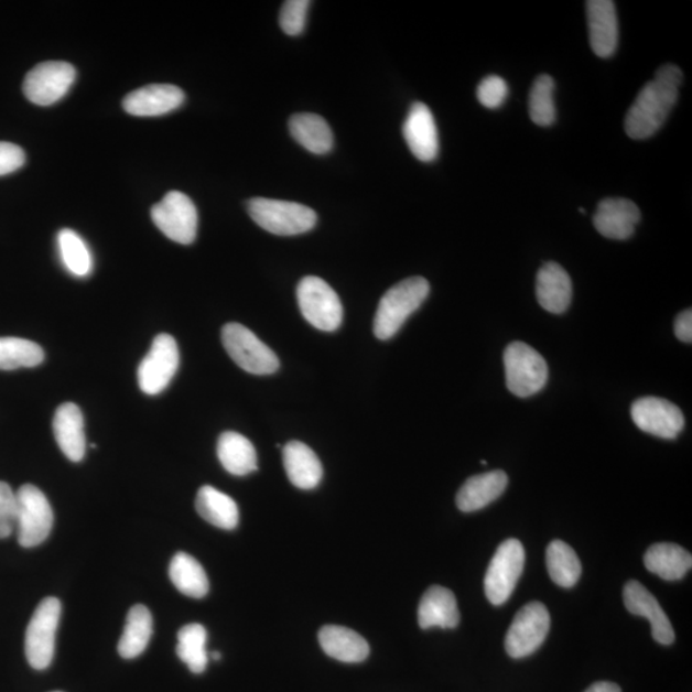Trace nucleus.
<instances>
[{
  "mask_svg": "<svg viewBox=\"0 0 692 692\" xmlns=\"http://www.w3.org/2000/svg\"><path fill=\"white\" fill-rule=\"evenodd\" d=\"M525 567V549L517 539L502 541L485 576V593L494 605L505 604L513 594Z\"/></svg>",
  "mask_w": 692,
  "mask_h": 692,
  "instance_id": "obj_9",
  "label": "nucleus"
},
{
  "mask_svg": "<svg viewBox=\"0 0 692 692\" xmlns=\"http://www.w3.org/2000/svg\"><path fill=\"white\" fill-rule=\"evenodd\" d=\"M153 223L172 241L188 246L198 233V210L187 195L170 192L151 212Z\"/></svg>",
  "mask_w": 692,
  "mask_h": 692,
  "instance_id": "obj_11",
  "label": "nucleus"
},
{
  "mask_svg": "<svg viewBox=\"0 0 692 692\" xmlns=\"http://www.w3.org/2000/svg\"><path fill=\"white\" fill-rule=\"evenodd\" d=\"M321 648L344 663H360L369 656L368 642L356 631L342 626H325L318 634Z\"/></svg>",
  "mask_w": 692,
  "mask_h": 692,
  "instance_id": "obj_25",
  "label": "nucleus"
},
{
  "mask_svg": "<svg viewBox=\"0 0 692 692\" xmlns=\"http://www.w3.org/2000/svg\"><path fill=\"white\" fill-rule=\"evenodd\" d=\"M550 616L544 604L533 602L517 613L506 637V649L512 658H525L537 651L545 641Z\"/></svg>",
  "mask_w": 692,
  "mask_h": 692,
  "instance_id": "obj_13",
  "label": "nucleus"
},
{
  "mask_svg": "<svg viewBox=\"0 0 692 692\" xmlns=\"http://www.w3.org/2000/svg\"><path fill=\"white\" fill-rule=\"evenodd\" d=\"M54 436L71 462H80L86 453L84 415L74 403L62 404L53 420Z\"/></svg>",
  "mask_w": 692,
  "mask_h": 692,
  "instance_id": "obj_21",
  "label": "nucleus"
},
{
  "mask_svg": "<svg viewBox=\"0 0 692 692\" xmlns=\"http://www.w3.org/2000/svg\"><path fill=\"white\" fill-rule=\"evenodd\" d=\"M180 366V352L169 334L155 336L152 348L138 368V383L147 396H159L166 390Z\"/></svg>",
  "mask_w": 692,
  "mask_h": 692,
  "instance_id": "obj_10",
  "label": "nucleus"
},
{
  "mask_svg": "<svg viewBox=\"0 0 692 692\" xmlns=\"http://www.w3.org/2000/svg\"><path fill=\"white\" fill-rule=\"evenodd\" d=\"M547 565L550 577L556 585L572 587L577 584L582 567L579 556L561 540L550 542L547 549Z\"/></svg>",
  "mask_w": 692,
  "mask_h": 692,
  "instance_id": "obj_32",
  "label": "nucleus"
},
{
  "mask_svg": "<svg viewBox=\"0 0 692 692\" xmlns=\"http://www.w3.org/2000/svg\"><path fill=\"white\" fill-rule=\"evenodd\" d=\"M45 358L42 346L20 337H0V369L33 368Z\"/></svg>",
  "mask_w": 692,
  "mask_h": 692,
  "instance_id": "obj_34",
  "label": "nucleus"
},
{
  "mask_svg": "<svg viewBox=\"0 0 692 692\" xmlns=\"http://www.w3.org/2000/svg\"><path fill=\"white\" fill-rule=\"evenodd\" d=\"M459 619L457 599L451 590L432 586L423 594L419 607V624L423 630L431 627L454 628Z\"/></svg>",
  "mask_w": 692,
  "mask_h": 692,
  "instance_id": "obj_24",
  "label": "nucleus"
},
{
  "mask_svg": "<svg viewBox=\"0 0 692 692\" xmlns=\"http://www.w3.org/2000/svg\"><path fill=\"white\" fill-rule=\"evenodd\" d=\"M507 388L518 398H529L545 388L548 365L544 357L521 342L509 344L505 352Z\"/></svg>",
  "mask_w": 692,
  "mask_h": 692,
  "instance_id": "obj_4",
  "label": "nucleus"
},
{
  "mask_svg": "<svg viewBox=\"0 0 692 692\" xmlns=\"http://www.w3.org/2000/svg\"><path fill=\"white\" fill-rule=\"evenodd\" d=\"M18 517L15 532L20 545L34 548L48 539L54 523L53 509L44 493L34 485H23L15 491Z\"/></svg>",
  "mask_w": 692,
  "mask_h": 692,
  "instance_id": "obj_5",
  "label": "nucleus"
},
{
  "mask_svg": "<svg viewBox=\"0 0 692 692\" xmlns=\"http://www.w3.org/2000/svg\"><path fill=\"white\" fill-rule=\"evenodd\" d=\"M404 139L417 160L432 162L439 154V133L434 115L426 105L417 101L403 126Z\"/></svg>",
  "mask_w": 692,
  "mask_h": 692,
  "instance_id": "obj_17",
  "label": "nucleus"
},
{
  "mask_svg": "<svg viewBox=\"0 0 692 692\" xmlns=\"http://www.w3.org/2000/svg\"><path fill=\"white\" fill-rule=\"evenodd\" d=\"M508 486L506 472L493 471L467 479L457 495V507L462 512H476L497 500Z\"/></svg>",
  "mask_w": 692,
  "mask_h": 692,
  "instance_id": "obj_22",
  "label": "nucleus"
},
{
  "mask_svg": "<svg viewBox=\"0 0 692 692\" xmlns=\"http://www.w3.org/2000/svg\"><path fill=\"white\" fill-rule=\"evenodd\" d=\"M683 74L679 66L664 65L656 73L655 80L644 86L627 112L625 129L635 140L649 139L662 128L678 104Z\"/></svg>",
  "mask_w": 692,
  "mask_h": 692,
  "instance_id": "obj_1",
  "label": "nucleus"
},
{
  "mask_svg": "<svg viewBox=\"0 0 692 692\" xmlns=\"http://www.w3.org/2000/svg\"><path fill=\"white\" fill-rule=\"evenodd\" d=\"M18 500L11 486L0 482V539L11 537L15 530Z\"/></svg>",
  "mask_w": 692,
  "mask_h": 692,
  "instance_id": "obj_39",
  "label": "nucleus"
},
{
  "mask_svg": "<svg viewBox=\"0 0 692 692\" xmlns=\"http://www.w3.org/2000/svg\"><path fill=\"white\" fill-rule=\"evenodd\" d=\"M291 137L313 154H326L334 147V133L318 115L299 113L290 118Z\"/></svg>",
  "mask_w": 692,
  "mask_h": 692,
  "instance_id": "obj_27",
  "label": "nucleus"
},
{
  "mask_svg": "<svg viewBox=\"0 0 692 692\" xmlns=\"http://www.w3.org/2000/svg\"><path fill=\"white\" fill-rule=\"evenodd\" d=\"M639 207L624 198H608L597 204L594 226L597 233L612 240L630 239L640 223Z\"/></svg>",
  "mask_w": 692,
  "mask_h": 692,
  "instance_id": "obj_16",
  "label": "nucleus"
},
{
  "mask_svg": "<svg viewBox=\"0 0 692 692\" xmlns=\"http://www.w3.org/2000/svg\"><path fill=\"white\" fill-rule=\"evenodd\" d=\"M207 637L206 628L199 624L186 625L177 635V656L195 674L203 673L208 666Z\"/></svg>",
  "mask_w": 692,
  "mask_h": 692,
  "instance_id": "obj_33",
  "label": "nucleus"
},
{
  "mask_svg": "<svg viewBox=\"0 0 692 692\" xmlns=\"http://www.w3.org/2000/svg\"><path fill=\"white\" fill-rule=\"evenodd\" d=\"M58 248L63 264L76 278H86L93 271V256L82 236L65 229L58 234Z\"/></svg>",
  "mask_w": 692,
  "mask_h": 692,
  "instance_id": "obj_35",
  "label": "nucleus"
},
{
  "mask_svg": "<svg viewBox=\"0 0 692 692\" xmlns=\"http://www.w3.org/2000/svg\"><path fill=\"white\" fill-rule=\"evenodd\" d=\"M62 605L57 597H46L37 605L25 636V652L31 667L42 671L48 668L56 650V635Z\"/></svg>",
  "mask_w": 692,
  "mask_h": 692,
  "instance_id": "obj_8",
  "label": "nucleus"
},
{
  "mask_svg": "<svg viewBox=\"0 0 692 692\" xmlns=\"http://www.w3.org/2000/svg\"><path fill=\"white\" fill-rule=\"evenodd\" d=\"M555 84L549 75H540L534 80L529 99V112L532 122L548 128L555 122L554 104Z\"/></svg>",
  "mask_w": 692,
  "mask_h": 692,
  "instance_id": "obj_36",
  "label": "nucleus"
},
{
  "mask_svg": "<svg viewBox=\"0 0 692 692\" xmlns=\"http://www.w3.org/2000/svg\"><path fill=\"white\" fill-rule=\"evenodd\" d=\"M170 579L181 594L201 599L209 592V581L202 564L184 552L172 558Z\"/></svg>",
  "mask_w": 692,
  "mask_h": 692,
  "instance_id": "obj_31",
  "label": "nucleus"
},
{
  "mask_svg": "<svg viewBox=\"0 0 692 692\" xmlns=\"http://www.w3.org/2000/svg\"><path fill=\"white\" fill-rule=\"evenodd\" d=\"M196 512L218 529L231 531L239 525V508L235 500L212 486H203L195 499Z\"/></svg>",
  "mask_w": 692,
  "mask_h": 692,
  "instance_id": "obj_26",
  "label": "nucleus"
},
{
  "mask_svg": "<svg viewBox=\"0 0 692 692\" xmlns=\"http://www.w3.org/2000/svg\"><path fill=\"white\" fill-rule=\"evenodd\" d=\"M248 212L259 227L279 236L305 234L317 224L316 212L295 202L255 198L249 201Z\"/></svg>",
  "mask_w": 692,
  "mask_h": 692,
  "instance_id": "obj_3",
  "label": "nucleus"
},
{
  "mask_svg": "<svg viewBox=\"0 0 692 692\" xmlns=\"http://www.w3.org/2000/svg\"><path fill=\"white\" fill-rule=\"evenodd\" d=\"M645 567L667 581L680 580L691 570L692 556L688 550L662 542L652 545L644 558Z\"/></svg>",
  "mask_w": 692,
  "mask_h": 692,
  "instance_id": "obj_29",
  "label": "nucleus"
},
{
  "mask_svg": "<svg viewBox=\"0 0 692 692\" xmlns=\"http://www.w3.org/2000/svg\"><path fill=\"white\" fill-rule=\"evenodd\" d=\"M590 45L597 57L609 58L618 46V18L616 4L610 0L586 2Z\"/></svg>",
  "mask_w": 692,
  "mask_h": 692,
  "instance_id": "obj_15",
  "label": "nucleus"
},
{
  "mask_svg": "<svg viewBox=\"0 0 692 692\" xmlns=\"http://www.w3.org/2000/svg\"><path fill=\"white\" fill-rule=\"evenodd\" d=\"M217 455L224 468L234 476H246L257 469L256 447L238 432L227 431L219 436Z\"/></svg>",
  "mask_w": 692,
  "mask_h": 692,
  "instance_id": "obj_28",
  "label": "nucleus"
},
{
  "mask_svg": "<svg viewBox=\"0 0 692 692\" xmlns=\"http://www.w3.org/2000/svg\"><path fill=\"white\" fill-rule=\"evenodd\" d=\"M185 94L175 85H148L123 99V109L131 116L156 117L183 106Z\"/></svg>",
  "mask_w": 692,
  "mask_h": 692,
  "instance_id": "obj_18",
  "label": "nucleus"
},
{
  "mask_svg": "<svg viewBox=\"0 0 692 692\" xmlns=\"http://www.w3.org/2000/svg\"><path fill=\"white\" fill-rule=\"evenodd\" d=\"M624 601L626 608L632 615L647 618L651 625V632L655 639L663 645L674 641L673 627L658 601L645 588L640 582H627L624 590Z\"/></svg>",
  "mask_w": 692,
  "mask_h": 692,
  "instance_id": "obj_19",
  "label": "nucleus"
},
{
  "mask_svg": "<svg viewBox=\"0 0 692 692\" xmlns=\"http://www.w3.org/2000/svg\"><path fill=\"white\" fill-rule=\"evenodd\" d=\"M223 343L227 354L244 371L264 376L277 372L280 367L277 354L246 326L235 322L225 325Z\"/></svg>",
  "mask_w": 692,
  "mask_h": 692,
  "instance_id": "obj_7",
  "label": "nucleus"
},
{
  "mask_svg": "<svg viewBox=\"0 0 692 692\" xmlns=\"http://www.w3.org/2000/svg\"><path fill=\"white\" fill-rule=\"evenodd\" d=\"M585 692H623L616 683L612 682H596L593 686H590Z\"/></svg>",
  "mask_w": 692,
  "mask_h": 692,
  "instance_id": "obj_42",
  "label": "nucleus"
},
{
  "mask_svg": "<svg viewBox=\"0 0 692 692\" xmlns=\"http://www.w3.org/2000/svg\"><path fill=\"white\" fill-rule=\"evenodd\" d=\"M508 85L505 78L497 75L487 76L477 88L479 104L489 109H497L505 104L508 97Z\"/></svg>",
  "mask_w": 692,
  "mask_h": 692,
  "instance_id": "obj_38",
  "label": "nucleus"
},
{
  "mask_svg": "<svg viewBox=\"0 0 692 692\" xmlns=\"http://www.w3.org/2000/svg\"><path fill=\"white\" fill-rule=\"evenodd\" d=\"M56 692H60V691H56Z\"/></svg>",
  "mask_w": 692,
  "mask_h": 692,
  "instance_id": "obj_44",
  "label": "nucleus"
},
{
  "mask_svg": "<svg viewBox=\"0 0 692 692\" xmlns=\"http://www.w3.org/2000/svg\"><path fill=\"white\" fill-rule=\"evenodd\" d=\"M299 309L303 317L321 332L333 333L343 322V305L339 295L326 281L306 277L296 288Z\"/></svg>",
  "mask_w": 692,
  "mask_h": 692,
  "instance_id": "obj_6",
  "label": "nucleus"
},
{
  "mask_svg": "<svg viewBox=\"0 0 692 692\" xmlns=\"http://www.w3.org/2000/svg\"><path fill=\"white\" fill-rule=\"evenodd\" d=\"M212 659L219 660L221 659V655L218 651L212 652Z\"/></svg>",
  "mask_w": 692,
  "mask_h": 692,
  "instance_id": "obj_43",
  "label": "nucleus"
},
{
  "mask_svg": "<svg viewBox=\"0 0 692 692\" xmlns=\"http://www.w3.org/2000/svg\"><path fill=\"white\" fill-rule=\"evenodd\" d=\"M674 334L682 343L692 342V311L686 310L679 314L674 321Z\"/></svg>",
  "mask_w": 692,
  "mask_h": 692,
  "instance_id": "obj_41",
  "label": "nucleus"
},
{
  "mask_svg": "<svg viewBox=\"0 0 692 692\" xmlns=\"http://www.w3.org/2000/svg\"><path fill=\"white\" fill-rule=\"evenodd\" d=\"M572 280L567 271L555 262L541 267L537 277V296L539 304L553 314L569 310L572 302Z\"/></svg>",
  "mask_w": 692,
  "mask_h": 692,
  "instance_id": "obj_20",
  "label": "nucleus"
},
{
  "mask_svg": "<svg viewBox=\"0 0 692 692\" xmlns=\"http://www.w3.org/2000/svg\"><path fill=\"white\" fill-rule=\"evenodd\" d=\"M631 415L637 428L660 439H675L685 428L681 409L662 398L637 399L631 407Z\"/></svg>",
  "mask_w": 692,
  "mask_h": 692,
  "instance_id": "obj_14",
  "label": "nucleus"
},
{
  "mask_svg": "<svg viewBox=\"0 0 692 692\" xmlns=\"http://www.w3.org/2000/svg\"><path fill=\"white\" fill-rule=\"evenodd\" d=\"M429 294V281L419 277L400 281L388 290L375 316L374 333L377 339L389 340L396 336Z\"/></svg>",
  "mask_w": 692,
  "mask_h": 692,
  "instance_id": "obj_2",
  "label": "nucleus"
},
{
  "mask_svg": "<svg viewBox=\"0 0 692 692\" xmlns=\"http://www.w3.org/2000/svg\"><path fill=\"white\" fill-rule=\"evenodd\" d=\"M76 80L71 63L52 61L35 66L23 82V94L36 106L48 107L66 96Z\"/></svg>",
  "mask_w": 692,
  "mask_h": 692,
  "instance_id": "obj_12",
  "label": "nucleus"
},
{
  "mask_svg": "<svg viewBox=\"0 0 692 692\" xmlns=\"http://www.w3.org/2000/svg\"><path fill=\"white\" fill-rule=\"evenodd\" d=\"M153 634L151 612L143 604L133 605L126 619L125 630L118 642V652L125 659L143 655Z\"/></svg>",
  "mask_w": 692,
  "mask_h": 692,
  "instance_id": "obj_30",
  "label": "nucleus"
},
{
  "mask_svg": "<svg viewBox=\"0 0 692 692\" xmlns=\"http://www.w3.org/2000/svg\"><path fill=\"white\" fill-rule=\"evenodd\" d=\"M309 0H289L281 8L280 26L290 36L301 35L305 29Z\"/></svg>",
  "mask_w": 692,
  "mask_h": 692,
  "instance_id": "obj_37",
  "label": "nucleus"
},
{
  "mask_svg": "<svg viewBox=\"0 0 692 692\" xmlns=\"http://www.w3.org/2000/svg\"><path fill=\"white\" fill-rule=\"evenodd\" d=\"M282 455H284L286 475L298 489L312 490L320 485L324 468L317 454L309 445L290 442L285 445Z\"/></svg>",
  "mask_w": 692,
  "mask_h": 692,
  "instance_id": "obj_23",
  "label": "nucleus"
},
{
  "mask_svg": "<svg viewBox=\"0 0 692 692\" xmlns=\"http://www.w3.org/2000/svg\"><path fill=\"white\" fill-rule=\"evenodd\" d=\"M26 162L25 152L19 145L0 141V176L20 170Z\"/></svg>",
  "mask_w": 692,
  "mask_h": 692,
  "instance_id": "obj_40",
  "label": "nucleus"
}]
</instances>
